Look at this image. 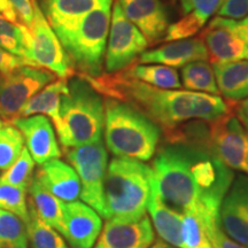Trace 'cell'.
Segmentation results:
<instances>
[{
	"mask_svg": "<svg viewBox=\"0 0 248 248\" xmlns=\"http://www.w3.org/2000/svg\"><path fill=\"white\" fill-rule=\"evenodd\" d=\"M161 198L182 214H194L203 224L218 222V213L234 175L215 154L184 142L168 141L152 162Z\"/></svg>",
	"mask_w": 248,
	"mask_h": 248,
	"instance_id": "obj_1",
	"label": "cell"
},
{
	"mask_svg": "<svg viewBox=\"0 0 248 248\" xmlns=\"http://www.w3.org/2000/svg\"><path fill=\"white\" fill-rule=\"evenodd\" d=\"M82 77L104 98L131 105L166 132L190 120L214 121L230 113L219 95L155 88L136 79L126 69Z\"/></svg>",
	"mask_w": 248,
	"mask_h": 248,
	"instance_id": "obj_2",
	"label": "cell"
},
{
	"mask_svg": "<svg viewBox=\"0 0 248 248\" xmlns=\"http://www.w3.org/2000/svg\"><path fill=\"white\" fill-rule=\"evenodd\" d=\"M105 141L116 157L150 161L156 153L161 129L131 105L105 98Z\"/></svg>",
	"mask_w": 248,
	"mask_h": 248,
	"instance_id": "obj_3",
	"label": "cell"
},
{
	"mask_svg": "<svg viewBox=\"0 0 248 248\" xmlns=\"http://www.w3.org/2000/svg\"><path fill=\"white\" fill-rule=\"evenodd\" d=\"M60 120L55 130L63 150L101 140L105 126L104 97L82 76L70 77L68 91L61 98Z\"/></svg>",
	"mask_w": 248,
	"mask_h": 248,
	"instance_id": "obj_4",
	"label": "cell"
},
{
	"mask_svg": "<svg viewBox=\"0 0 248 248\" xmlns=\"http://www.w3.org/2000/svg\"><path fill=\"white\" fill-rule=\"evenodd\" d=\"M153 171L142 161L115 157L108 163L105 201L108 218L138 219L146 215Z\"/></svg>",
	"mask_w": 248,
	"mask_h": 248,
	"instance_id": "obj_5",
	"label": "cell"
},
{
	"mask_svg": "<svg viewBox=\"0 0 248 248\" xmlns=\"http://www.w3.org/2000/svg\"><path fill=\"white\" fill-rule=\"evenodd\" d=\"M111 4L99 6L85 15L75 29L61 36V45L79 75L95 77L102 74L104 57L109 33Z\"/></svg>",
	"mask_w": 248,
	"mask_h": 248,
	"instance_id": "obj_6",
	"label": "cell"
},
{
	"mask_svg": "<svg viewBox=\"0 0 248 248\" xmlns=\"http://www.w3.org/2000/svg\"><path fill=\"white\" fill-rule=\"evenodd\" d=\"M64 153L70 166L78 175L80 200L94 209L102 218L108 219L105 201L108 154L102 139L93 144L66 148Z\"/></svg>",
	"mask_w": 248,
	"mask_h": 248,
	"instance_id": "obj_7",
	"label": "cell"
},
{
	"mask_svg": "<svg viewBox=\"0 0 248 248\" xmlns=\"http://www.w3.org/2000/svg\"><path fill=\"white\" fill-rule=\"evenodd\" d=\"M57 76L45 68L24 66L8 73H0V117L6 122L16 119L26 102L54 82Z\"/></svg>",
	"mask_w": 248,
	"mask_h": 248,
	"instance_id": "obj_8",
	"label": "cell"
},
{
	"mask_svg": "<svg viewBox=\"0 0 248 248\" xmlns=\"http://www.w3.org/2000/svg\"><path fill=\"white\" fill-rule=\"evenodd\" d=\"M148 43L138 28L132 24L123 14L119 2L114 4L110 18L109 33L105 68L107 73H117L135 61V59L146 51Z\"/></svg>",
	"mask_w": 248,
	"mask_h": 248,
	"instance_id": "obj_9",
	"label": "cell"
},
{
	"mask_svg": "<svg viewBox=\"0 0 248 248\" xmlns=\"http://www.w3.org/2000/svg\"><path fill=\"white\" fill-rule=\"evenodd\" d=\"M209 150L226 167L247 173L248 132L231 113L208 121Z\"/></svg>",
	"mask_w": 248,
	"mask_h": 248,
	"instance_id": "obj_10",
	"label": "cell"
},
{
	"mask_svg": "<svg viewBox=\"0 0 248 248\" xmlns=\"http://www.w3.org/2000/svg\"><path fill=\"white\" fill-rule=\"evenodd\" d=\"M35 16L29 28L32 38L31 52L36 66L45 68L61 79H69L74 75V67L58 36L43 14L35 0Z\"/></svg>",
	"mask_w": 248,
	"mask_h": 248,
	"instance_id": "obj_11",
	"label": "cell"
},
{
	"mask_svg": "<svg viewBox=\"0 0 248 248\" xmlns=\"http://www.w3.org/2000/svg\"><path fill=\"white\" fill-rule=\"evenodd\" d=\"M154 231L146 214L138 219H106L94 248H151Z\"/></svg>",
	"mask_w": 248,
	"mask_h": 248,
	"instance_id": "obj_12",
	"label": "cell"
},
{
	"mask_svg": "<svg viewBox=\"0 0 248 248\" xmlns=\"http://www.w3.org/2000/svg\"><path fill=\"white\" fill-rule=\"evenodd\" d=\"M101 218L83 201L64 202L62 235L73 248H93L102 230Z\"/></svg>",
	"mask_w": 248,
	"mask_h": 248,
	"instance_id": "obj_13",
	"label": "cell"
},
{
	"mask_svg": "<svg viewBox=\"0 0 248 248\" xmlns=\"http://www.w3.org/2000/svg\"><path fill=\"white\" fill-rule=\"evenodd\" d=\"M22 133L24 145L37 164L60 159L62 152L55 136L53 124L44 115L17 117L12 121Z\"/></svg>",
	"mask_w": 248,
	"mask_h": 248,
	"instance_id": "obj_14",
	"label": "cell"
},
{
	"mask_svg": "<svg viewBox=\"0 0 248 248\" xmlns=\"http://www.w3.org/2000/svg\"><path fill=\"white\" fill-rule=\"evenodd\" d=\"M125 17L138 28L148 44L164 38L169 27L168 14L161 0H117Z\"/></svg>",
	"mask_w": 248,
	"mask_h": 248,
	"instance_id": "obj_15",
	"label": "cell"
},
{
	"mask_svg": "<svg viewBox=\"0 0 248 248\" xmlns=\"http://www.w3.org/2000/svg\"><path fill=\"white\" fill-rule=\"evenodd\" d=\"M109 1L113 0H37L58 38L75 29L93 9Z\"/></svg>",
	"mask_w": 248,
	"mask_h": 248,
	"instance_id": "obj_16",
	"label": "cell"
},
{
	"mask_svg": "<svg viewBox=\"0 0 248 248\" xmlns=\"http://www.w3.org/2000/svg\"><path fill=\"white\" fill-rule=\"evenodd\" d=\"M33 177L63 202L78 200L80 182L76 170L70 164L59 159L49 160L40 164Z\"/></svg>",
	"mask_w": 248,
	"mask_h": 248,
	"instance_id": "obj_17",
	"label": "cell"
},
{
	"mask_svg": "<svg viewBox=\"0 0 248 248\" xmlns=\"http://www.w3.org/2000/svg\"><path fill=\"white\" fill-rule=\"evenodd\" d=\"M208 52L201 38L182 39L140 54L141 63H160L171 68H183L195 61H206Z\"/></svg>",
	"mask_w": 248,
	"mask_h": 248,
	"instance_id": "obj_18",
	"label": "cell"
},
{
	"mask_svg": "<svg viewBox=\"0 0 248 248\" xmlns=\"http://www.w3.org/2000/svg\"><path fill=\"white\" fill-rule=\"evenodd\" d=\"M203 37L208 59L213 64L248 61V45L226 27L212 21Z\"/></svg>",
	"mask_w": 248,
	"mask_h": 248,
	"instance_id": "obj_19",
	"label": "cell"
},
{
	"mask_svg": "<svg viewBox=\"0 0 248 248\" xmlns=\"http://www.w3.org/2000/svg\"><path fill=\"white\" fill-rule=\"evenodd\" d=\"M147 209L152 217L151 222L162 241L176 248H183V214L173 209L161 198L154 181H152Z\"/></svg>",
	"mask_w": 248,
	"mask_h": 248,
	"instance_id": "obj_20",
	"label": "cell"
},
{
	"mask_svg": "<svg viewBox=\"0 0 248 248\" xmlns=\"http://www.w3.org/2000/svg\"><path fill=\"white\" fill-rule=\"evenodd\" d=\"M68 91V79H59L49 83L37 94L30 98L23 105L17 117H27L32 115H44L52 121L57 129L60 125V106L61 98ZM15 120V119H14Z\"/></svg>",
	"mask_w": 248,
	"mask_h": 248,
	"instance_id": "obj_21",
	"label": "cell"
},
{
	"mask_svg": "<svg viewBox=\"0 0 248 248\" xmlns=\"http://www.w3.org/2000/svg\"><path fill=\"white\" fill-rule=\"evenodd\" d=\"M219 93L228 100L239 101L248 97V61L213 64Z\"/></svg>",
	"mask_w": 248,
	"mask_h": 248,
	"instance_id": "obj_22",
	"label": "cell"
},
{
	"mask_svg": "<svg viewBox=\"0 0 248 248\" xmlns=\"http://www.w3.org/2000/svg\"><path fill=\"white\" fill-rule=\"evenodd\" d=\"M218 218L225 234L248 248V212L231 191L223 200Z\"/></svg>",
	"mask_w": 248,
	"mask_h": 248,
	"instance_id": "obj_23",
	"label": "cell"
},
{
	"mask_svg": "<svg viewBox=\"0 0 248 248\" xmlns=\"http://www.w3.org/2000/svg\"><path fill=\"white\" fill-rule=\"evenodd\" d=\"M30 201L35 207L40 218L62 235L63 231V207L64 202L48 192L33 177L29 186Z\"/></svg>",
	"mask_w": 248,
	"mask_h": 248,
	"instance_id": "obj_24",
	"label": "cell"
},
{
	"mask_svg": "<svg viewBox=\"0 0 248 248\" xmlns=\"http://www.w3.org/2000/svg\"><path fill=\"white\" fill-rule=\"evenodd\" d=\"M31 44L32 38L29 28L23 23H13L0 16V47L23 59L28 64L36 66L32 60Z\"/></svg>",
	"mask_w": 248,
	"mask_h": 248,
	"instance_id": "obj_25",
	"label": "cell"
},
{
	"mask_svg": "<svg viewBox=\"0 0 248 248\" xmlns=\"http://www.w3.org/2000/svg\"><path fill=\"white\" fill-rule=\"evenodd\" d=\"M29 217L26 223L28 240L32 248H68L60 232L45 223L37 214L31 201H28Z\"/></svg>",
	"mask_w": 248,
	"mask_h": 248,
	"instance_id": "obj_26",
	"label": "cell"
},
{
	"mask_svg": "<svg viewBox=\"0 0 248 248\" xmlns=\"http://www.w3.org/2000/svg\"><path fill=\"white\" fill-rule=\"evenodd\" d=\"M125 69L136 79L155 88L168 90L182 88L181 78L175 68L163 64H136Z\"/></svg>",
	"mask_w": 248,
	"mask_h": 248,
	"instance_id": "obj_27",
	"label": "cell"
},
{
	"mask_svg": "<svg viewBox=\"0 0 248 248\" xmlns=\"http://www.w3.org/2000/svg\"><path fill=\"white\" fill-rule=\"evenodd\" d=\"M182 82L187 91L219 94L213 67L206 61L191 62L183 67Z\"/></svg>",
	"mask_w": 248,
	"mask_h": 248,
	"instance_id": "obj_28",
	"label": "cell"
},
{
	"mask_svg": "<svg viewBox=\"0 0 248 248\" xmlns=\"http://www.w3.org/2000/svg\"><path fill=\"white\" fill-rule=\"evenodd\" d=\"M24 148V139L13 123L0 120V171L13 164Z\"/></svg>",
	"mask_w": 248,
	"mask_h": 248,
	"instance_id": "obj_29",
	"label": "cell"
},
{
	"mask_svg": "<svg viewBox=\"0 0 248 248\" xmlns=\"http://www.w3.org/2000/svg\"><path fill=\"white\" fill-rule=\"evenodd\" d=\"M26 224L15 214L0 209V248H28Z\"/></svg>",
	"mask_w": 248,
	"mask_h": 248,
	"instance_id": "obj_30",
	"label": "cell"
},
{
	"mask_svg": "<svg viewBox=\"0 0 248 248\" xmlns=\"http://www.w3.org/2000/svg\"><path fill=\"white\" fill-rule=\"evenodd\" d=\"M33 170L35 161L31 157L28 148L24 146L17 160L7 170L2 171V175L0 176V184L11 185L28 191L33 179Z\"/></svg>",
	"mask_w": 248,
	"mask_h": 248,
	"instance_id": "obj_31",
	"label": "cell"
},
{
	"mask_svg": "<svg viewBox=\"0 0 248 248\" xmlns=\"http://www.w3.org/2000/svg\"><path fill=\"white\" fill-rule=\"evenodd\" d=\"M183 248H214L203 222L194 214H183Z\"/></svg>",
	"mask_w": 248,
	"mask_h": 248,
	"instance_id": "obj_32",
	"label": "cell"
},
{
	"mask_svg": "<svg viewBox=\"0 0 248 248\" xmlns=\"http://www.w3.org/2000/svg\"><path fill=\"white\" fill-rule=\"evenodd\" d=\"M0 209L15 214L26 224L29 217L27 191L11 185L0 184Z\"/></svg>",
	"mask_w": 248,
	"mask_h": 248,
	"instance_id": "obj_33",
	"label": "cell"
},
{
	"mask_svg": "<svg viewBox=\"0 0 248 248\" xmlns=\"http://www.w3.org/2000/svg\"><path fill=\"white\" fill-rule=\"evenodd\" d=\"M204 24H206V21L198 16L194 12H188L177 22L169 24L163 40L164 42H176V40L188 39L190 37L197 35L204 27Z\"/></svg>",
	"mask_w": 248,
	"mask_h": 248,
	"instance_id": "obj_34",
	"label": "cell"
},
{
	"mask_svg": "<svg viewBox=\"0 0 248 248\" xmlns=\"http://www.w3.org/2000/svg\"><path fill=\"white\" fill-rule=\"evenodd\" d=\"M224 0H181L182 13L187 14L188 12H194L203 21L216 13L221 7Z\"/></svg>",
	"mask_w": 248,
	"mask_h": 248,
	"instance_id": "obj_35",
	"label": "cell"
},
{
	"mask_svg": "<svg viewBox=\"0 0 248 248\" xmlns=\"http://www.w3.org/2000/svg\"><path fill=\"white\" fill-rule=\"evenodd\" d=\"M204 228L214 248H247L226 235L219 226V221L204 224Z\"/></svg>",
	"mask_w": 248,
	"mask_h": 248,
	"instance_id": "obj_36",
	"label": "cell"
},
{
	"mask_svg": "<svg viewBox=\"0 0 248 248\" xmlns=\"http://www.w3.org/2000/svg\"><path fill=\"white\" fill-rule=\"evenodd\" d=\"M248 15V0H224L217 11V16L240 20Z\"/></svg>",
	"mask_w": 248,
	"mask_h": 248,
	"instance_id": "obj_37",
	"label": "cell"
},
{
	"mask_svg": "<svg viewBox=\"0 0 248 248\" xmlns=\"http://www.w3.org/2000/svg\"><path fill=\"white\" fill-rule=\"evenodd\" d=\"M9 1L13 5L21 23L30 28L35 16V7H33L35 0H9Z\"/></svg>",
	"mask_w": 248,
	"mask_h": 248,
	"instance_id": "obj_38",
	"label": "cell"
},
{
	"mask_svg": "<svg viewBox=\"0 0 248 248\" xmlns=\"http://www.w3.org/2000/svg\"><path fill=\"white\" fill-rule=\"evenodd\" d=\"M213 22L217 24H221L233 31L234 33H237L241 39L248 45V15L245 16L243 20L235 21V20H229V18H224L221 16H217L213 18Z\"/></svg>",
	"mask_w": 248,
	"mask_h": 248,
	"instance_id": "obj_39",
	"label": "cell"
},
{
	"mask_svg": "<svg viewBox=\"0 0 248 248\" xmlns=\"http://www.w3.org/2000/svg\"><path fill=\"white\" fill-rule=\"evenodd\" d=\"M24 64L28 63L23 59L15 57V55L8 53L7 51L0 47V73H8V71L22 67Z\"/></svg>",
	"mask_w": 248,
	"mask_h": 248,
	"instance_id": "obj_40",
	"label": "cell"
},
{
	"mask_svg": "<svg viewBox=\"0 0 248 248\" xmlns=\"http://www.w3.org/2000/svg\"><path fill=\"white\" fill-rule=\"evenodd\" d=\"M230 191L233 193L248 212V176L240 175L232 183Z\"/></svg>",
	"mask_w": 248,
	"mask_h": 248,
	"instance_id": "obj_41",
	"label": "cell"
},
{
	"mask_svg": "<svg viewBox=\"0 0 248 248\" xmlns=\"http://www.w3.org/2000/svg\"><path fill=\"white\" fill-rule=\"evenodd\" d=\"M0 16L5 17L6 20L13 23H21L20 18L9 0H0Z\"/></svg>",
	"mask_w": 248,
	"mask_h": 248,
	"instance_id": "obj_42",
	"label": "cell"
},
{
	"mask_svg": "<svg viewBox=\"0 0 248 248\" xmlns=\"http://www.w3.org/2000/svg\"><path fill=\"white\" fill-rule=\"evenodd\" d=\"M235 115H237L238 120L243 124V126L246 129L248 132V97L245 98L243 101L235 107Z\"/></svg>",
	"mask_w": 248,
	"mask_h": 248,
	"instance_id": "obj_43",
	"label": "cell"
},
{
	"mask_svg": "<svg viewBox=\"0 0 248 248\" xmlns=\"http://www.w3.org/2000/svg\"><path fill=\"white\" fill-rule=\"evenodd\" d=\"M151 248H176V247H173L169 244H166L162 240H157V241H155L153 245H152Z\"/></svg>",
	"mask_w": 248,
	"mask_h": 248,
	"instance_id": "obj_44",
	"label": "cell"
},
{
	"mask_svg": "<svg viewBox=\"0 0 248 248\" xmlns=\"http://www.w3.org/2000/svg\"><path fill=\"white\" fill-rule=\"evenodd\" d=\"M246 167H247V173H246V175L248 176V153H247V156H246Z\"/></svg>",
	"mask_w": 248,
	"mask_h": 248,
	"instance_id": "obj_45",
	"label": "cell"
}]
</instances>
